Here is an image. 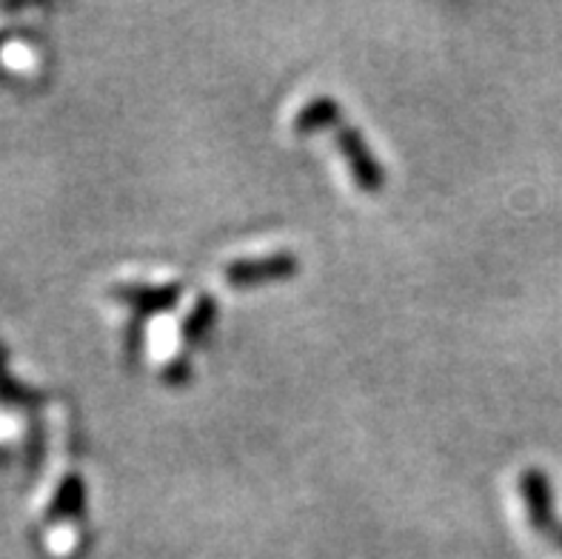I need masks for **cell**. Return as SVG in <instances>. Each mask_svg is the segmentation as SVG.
I'll use <instances>...</instances> for the list:
<instances>
[{"instance_id": "6da1fadb", "label": "cell", "mask_w": 562, "mask_h": 559, "mask_svg": "<svg viewBox=\"0 0 562 559\" xmlns=\"http://www.w3.org/2000/svg\"><path fill=\"white\" fill-rule=\"evenodd\" d=\"M337 146H340V152L346 155V160H349L355 183L363 191H369V194H378L385 186V175L383 169H380L378 160H374V155H371L369 143L363 141V135H360L357 128L342 126L340 123V126H337Z\"/></svg>"}, {"instance_id": "7a4b0ae2", "label": "cell", "mask_w": 562, "mask_h": 559, "mask_svg": "<svg viewBox=\"0 0 562 559\" xmlns=\"http://www.w3.org/2000/svg\"><path fill=\"white\" fill-rule=\"evenodd\" d=\"M300 269L297 257L292 255H271L260 260H237L226 269V283L235 289H249V286L271 283V280H289Z\"/></svg>"}, {"instance_id": "3957f363", "label": "cell", "mask_w": 562, "mask_h": 559, "mask_svg": "<svg viewBox=\"0 0 562 559\" xmlns=\"http://www.w3.org/2000/svg\"><path fill=\"white\" fill-rule=\"evenodd\" d=\"M114 298L132 305V323H146L149 314L169 312L178 303L180 286H121Z\"/></svg>"}, {"instance_id": "277c9868", "label": "cell", "mask_w": 562, "mask_h": 559, "mask_svg": "<svg viewBox=\"0 0 562 559\" xmlns=\"http://www.w3.org/2000/svg\"><path fill=\"white\" fill-rule=\"evenodd\" d=\"M520 489L526 496L528 517L535 525L537 534H554V496H551V482L549 477L528 468L526 474L520 477Z\"/></svg>"}, {"instance_id": "5b68a950", "label": "cell", "mask_w": 562, "mask_h": 559, "mask_svg": "<svg viewBox=\"0 0 562 559\" xmlns=\"http://www.w3.org/2000/svg\"><path fill=\"white\" fill-rule=\"evenodd\" d=\"M340 123H342V109L337 107L335 100L317 98L297 114L294 132H297V135H312V132H321V128H328V126H340Z\"/></svg>"}, {"instance_id": "8992f818", "label": "cell", "mask_w": 562, "mask_h": 559, "mask_svg": "<svg viewBox=\"0 0 562 559\" xmlns=\"http://www.w3.org/2000/svg\"><path fill=\"white\" fill-rule=\"evenodd\" d=\"M214 317H217V305H214V300L209 298V294H203V298L198 300V305H194V312L189 314V320L183 323L186 343L194 346V343L203 340L209 334V328L214 326Z\"/></svg>"}, {"instance_id": "52a82bcc", "label": "cell", "mask_w": 562, "mask_h": 559, "mask_svg": "<svg viewBox=\"0 0 562 559\" xmlns=\"http://www.w3.org/2000/svg\"><path fill=\"white\" fill-rule=\"evenodd\" d=\"M80 511H83V482L78 477H66L55 496V505H52V517H57V514L71 517V514H80Z\"/></svg>"}, {"instance_id": "ba28073f", "label": "cell", "mask_w": 562, "mask_h": 559, "mask_svg": "<svg viewBox=\"0 0 562 559\" xmlns=\"http://www.w3.org/2000/svg\"><path fill=\"white\" fill-rule=\"evenodd\" d=\"M189 374H192V369H189V357H175V360L166 366V382H171V385H180V382L189 380Z\"/></svg>"}, {"instance_id": "9c48e42d", "label": "cell", "mask_w": 562, "mask_h": 559, "mask_svg": "<svg viewBox=\"0 0 562 559\" xmlns=\"http://www.w3.org/2000/svg\"><path fill=\"white\" fill-rule=\"evenodd\" d=\"M557 534V543H560V548H562V528H560V532H554Z\"/></svg>"}]
</instances>
